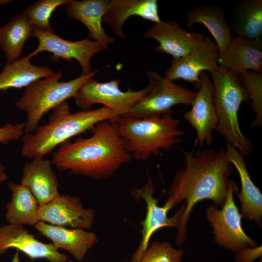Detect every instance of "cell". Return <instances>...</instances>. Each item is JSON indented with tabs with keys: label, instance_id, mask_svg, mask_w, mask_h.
I'll list each match as a JSON object with an SVG mask.
<instances>
[{
	"label": "cell",
	"instance_id": "cell-1",
	"mask_svg": "<svg viewBox=\"0 0 262 262\" xmlns=\"http://www.w3.org/2000/svg\"><path fill=\"white\" fill-rule=\"evenodd\" d=\"M181 150L184 155L185 167L175 173L165 202L172 209L182 200L186 201L180 216L175 239L179 246L187 240L186 226L197 203L208 199L213 201L216 207H223L227 196L229 177L233 170L222 147L196 153Z\"/></svg>",
	"mask_w": 262,
	"mask_h": 262
},
{
	"label": "cell",
	"instance_id": "cell-2",
	"mask_svg": "<svg viewBox=\"0 0 262 262\" xmlns=\"http://www.w3.org/2000/svg\"><path fill=\"white\" fill-rule=\"evenodd\" d=\"M92 135L59 146L51 163L60 171L94 180L109 178L132 159L115 120L97 123Z\"/></svg>",
	"mask_w": 262,
	"mask_h": 262
},
{
	"label": "cell",
	"instance_id": "cell-3",
	"mask_svg": "<svg viewBox=\"0 0 262 262\" xmlns=\"http://www.w3.org/2000/svg\"><path fill=\"white\" fill-rule=\"evenodd\" d=\"M49 121L38 126L32 133L22 136L21 155L33 159L44 157L51 153L58 146L70 138L84 132L98 123L114 120L121 115L105 107L72 114L68 103L66 101L52 109Z\"/></svg>",
	"mask_w": 262,
	"mask_h": 262
},
{
	"label": "cell",
	"instance_id": "cell-4",
	"mask_svg": "<svg viewBox=\"0 0 262 262\" xmlns=\"http://www.w3.org/2000/svg\"><path fill=\"white\" fill-rule=\"evenodd\" d=\"M115 121L127 149L136 160L147 161L161 150H170L184 134L178 129L180 120L172 114L143 118L121 115Z\"/></svg>",
	"mask_w": 262,
	"mask_h": 262
},
{
	"label": "cell",
	"instance_id": "cell-5",
	"mask_svg": "<svg viewBox=\"0 0 262 262\" xmlns=\"http://www.w3.org/2000/svg\"><path fill=\"white\" fill-rule=\"evenodd\" d=\"M211 80L218 119L215 130L226 143L236 148L244 158L247 157L252 152L253 145L241 130L238 111L242 102L249 99L248 95L239 76L223 66H219L211 73Z\"/></svg>",
	"mask_w": 262,
	"mask_h": 262
},
{
	"label": "cell",
	"instance_id": "cell-6",
	"mask_svg": "<svg viewBox=\"0 0 262 262\" xmlns=\"http://www.w3.org/2000/svg\"><path fill=\"white\" fill-rule=\"evenodd\" d=\"M98 71H93L87 75L81 74L68 82H60L62 73L58 71L28 86L22 96L15 103L17 108L27 115L24 133L33 132L43 116L49 111L69 98H74L79 89L94 78Z\"/></svg>",
	"mask_w": 262,
	"mask_h": 262
},
{
	"label": "cell",
	"instance_id": "cell-7",
	"mask_svg": "<svg viewBox=\"0 0 262 262\" xmlns=\"http://www.w3.org/2000/svg\"><path fill=\"white\" fill-rule=\"evenodd\" d=\"M149 91L123 116L143 118L172 114V108L179 104L191 105L196 92L161 77L156 71L147 72Z\"/></svg>",
	"mask_w": 262,
	"mask_h": 262
},
{
	"label": "cell",
	"instance_id": "cell-8",
	"mask_svg": "<svg viewBox=\"0 0 262 262\" xmlns=\"http://www.w3.org/2000/svg\"><path fill=\"white\" fill-rule=\"evenodd\" d=\"M238 192L235 182L230 180L222 209L219 210L214 205H211L206 211V218L211 223L215 242L224 248L234 252L246 247L258 246L243 229L242 217L233 197L234 193Z\"/></svg>",
	"mask_w": 262,
	"mask_h": 262
},
{
	"label": "cell",
	"instance_id": "cell-9",
	"mask_svg": "<svg viewBox=\"0 0 262 262\" xmlns=\"http://www.w3.org/2000/svg\"><path fill=\"white\" fill-rule=\"evenodd\" d=\"M121 79L101 82L91 78L77 91L73 98L76 105L82 110H91L97 104L104 105L123 115L148 92L150 86L136 91L129 88L123 91L119 88Z\"/></svg>",
	"mask_w": 262,
	"mask_h": 262
},
{
	"label": "cell",
	"instance_id": "cell-10",
	"mask_svg": "<svg viewBox=\"0 0 262 262\" xmlns=\"http://www.w3.org/2000/svg\"><path fill=\"white\" fill-rule=\"evenodd\" d=\"M155 185L152 178L148 176L145 185L138 188L134 187L131 190V195L137 201L143 199L147 206V213L141 224L142 239L133 254L130 262H138L148 248L149 240L157 230L166 227L178 228L180 221V216L185 209V203L176 213L169 217L167 213L171 208L167 205L160 207L158 205V199L153 196Z\"/></svg>",
	"mask_w": 262,
	"mask_h": 262
},
{
	"label": "cell",
	"instance_id": "cell-11",
	"mask_svg": "<svg viewBox=\"0 0 262 262\" xmlns=\"http://www.w3.org/2000/svg\"><path fill=\"white\" fill-rule=\"evenodd\" d=\"M33 36L37 38V48L31 52L32 57L39 53L47 51L52 53L50 60L57 62L60 58L68 61L77 60L82 68V75H87L93 71L90 61L92 56L103 50L101 45L89 37L71 41L64 39L54 33H48L34 27Z\"/></svg>",
	"mask_w": 262,
	"mask_h": 262
},
{
	"label": "cell",
	"instance_id": "cell-12",
	"mask_svg": "<svg viewBox=\"0 0 262 262\" xmlns=\"http://www.w3.org/2000/svg\"><path fill=\"white\" fill-rule=\"evenodd\" d=\"M219 49L214 41L205 36L201 45L191 53L180 57L173 58L165 72L164 78L174 81L182 80L198 88L200 75L203 72L211 73L219 66Z\"/></svg>",
	"mask_w": 262,
	"mask_h": 262
},
{
	"label": "cell",
	"instance_id": "cell-13",
	"mask_svg": "<svg viewBox=\"0 0 262 262\" xmlns=\"http://www.w3.org/2000/svg\"><path fill=\"white\" fill-rule=\"evenodd\" d=\"M198 91L192 103V108L183 115V118L195 129L196 144L201 147L204 143L211 145L213 141L212 132L218 122L213 102V85L209 75L203 72L200 75Z\"/></svg>",
	"mask_w": 262,
	"mask_h": 262
},
{
	"label": "cell",
	"instance_id": "cell-14",
	"mask_svg": "<svg viewBox=\"0 0 262 262\" xmlns=\"http://www.w3.org/2000/svg\"><path fill=\"white\" fill-rule=\"evenodd\" d=\"M94 217V210L83 208L79 197L66 195L39 205L38 210L39 221L65 227L89 229Z\"/></svg>",
	"mask_w": 262,
	"mask_h": 262
},
{
	"label": "cell",
	"instance_id": "cell-15",
	"mask_svg": "<svg viewBox=\"0 0 262 262\" xmlns=\"http://www.w3.org/2000/svg\"><path fill=\"white\" fill-rule=\"evenodd\" d=\"M205 35L189 32L175 20L162 21L149 28L144 37L158 42L155 50L173 58L184 56L196 49L204 40Z\"/></svg>",
	"mask_w": 262,
	"mask_h": 262
},
{
	"label": "cell",
	"instance_id": "cell-16",
	"mask_svg": "<svg viewBox=\"0 0 262 262\" xmlns=\"http://www.w3.org/2000/svg\"><path fill=\"white\" fill-rule=\"evenodd\" d=\"M15 248L32 260L45 259L49 262H68V257L60 253L52 244L39 241L21 225L0 226V255Z\"/></svg>",
	"mask_w": 262,
	"mask_h": 262
},
{
	"label": "cell",
	"instance_id": "cell-17",
	"mask_svg": "<svg viewBox=\"0 0 262 262\" xmlns=\"http://www.w3.org/2000/svg\"><path fill=\"white\" fill-rule=\"evenodd\" d=\"M218 64L238 76L247 70L262 73V39L232 37L220 53Z\"/></svg>",
	"mask_w": 262,
	"mask_h": 262
},
{
	"label": "cell",
	"instance_id": "cell-18",
	"mask_svg": "<svg viewBox=\"0 0 262 262\" xmlns=\"http://www.w3.org/2000/svg\"><path fill=\"white\" fill-rule=\"evenodd\" d=\"M52 242L57 249L69 253L77 261H82L88 250L98 241L96 234L81 228L67 229L39 221L34 226Z\"/></svg>",
	"mask_w": 262,
	"mask_h": 262
},
{
	"label": "cell",
	"instance_id": "cell-19",
	"mask_svg": "<svg viewBox=\"0 0 262 262\" xmlns=\"http://www.w3.org/2000/svg\"><path fill=\"white\" fill-rule=\"evenodd\" d=\"M32 159L23 165L19 184L27 187L41 205L60 195L59 183L51 160L43 157Z\"/></svg>",
	"mask_w": 262,
	"mask_h": 262
},
{
	"label": "cell",
	"instance_id": "cell-20",
	"mask_svg": "<svg viewBox=\"0 0 262 262\" xmlns=\"http://www.w3.org/2000/svg\"><path fill=\"white\" fill-rule=\"evenodd\" d=\"M226 154L228 159L237 170L241 182V192L237 195L241 204L240 213L250 221L262 226V194L251 180L245 158L229 144L226 143Z\"/></svg>",
	"mask_w": 262,
	"mask_h": 262
},
{
	"label": "cell",
	"instance_id": "cell-21",
	"mask_svg": "<svg viewBox=\"0 0 262 262\" xmlns=\"http://www.w3.org/2000/svg\"><path fill=\"white\" fill-rule=\"evenodd\" d=\"M136 16L156 23L161 20L156 0H109L102 22L110 27L118 38L127 39L122 27L130 16Z\"/></svg>",
	"mask_w": 262,
	"mask_h": 262
},
{
	"label": "cell",
	"instance_id": "cell-22",
	"mask_svg": "<svg viewBox=\"0 0 262 262\" xmlns=\"http://www.w3.org/2000/svg\"><path fill=\"white\" fill-rule=\"evenodd\" d=\"M109 0H69L65 5L66 15L83 23L89 36L98 42L103 50H107L115 38L107 34L102 26L103 16L107 10Z\"/></svg>",
	"mask_w": 262,
	"mask_h": 262
},
{
	"label": "cell",
	"instance_id": "cell-23",
	"mask_svg": "<svg viewBox=\"0 0 262 262\" xmlns=\"http://www.w3.org/2000/svg\"><path fill=\"white\" fill-rule=\"evenodd\" d=\"M186 25L191 30L196 24L204 25L211 33L220 53L228 46L232 37L231 29L228 24L223 9L218 6L197 5L186 13Z\"/></svg>",
	"mask_w": 262,
	"mask_h": 262
},
{
	"label": "cell",
	"instance_id": "cell-24",
	"mask_svg": "<svg viewBox=\"0 0 262 262\" xmlns=\"http://www.w3.org/2000/svg\"><path fill=\"white\" fill-rule=\"evenodd\" d=\"M7 186L12 197L6 205V222L9 224L34 226L39 221V205L36 198L27 187L20 184L9 181Z\"/></svg>",
	"mask_w": 262,
	"mask_h": 262
},
{
	"label": "cell",
	"instance_id": "cell-25",
	"mask_svg": "<svg viewBox=\"0 0 262 262\" xmlns=\"http://www.w3.org/2000/svg\"><path fill=\"white\" fill-rule=\"evenodd\" d=\"M30 54L10 64H6L0 73V91L10 88H26L33 82L49 76L54 72L49 66L31 63Z\"/></svg>",
	"mask_w": 262,
	"mask_h": 262
},
{
	"label": "cell",
	"instance_id": "cell-26",
	"mask_svg": "<svg viewBox=\"0 0 262 262\" xmlns=\"http://www.w3.org/2000/svg\"><path fill=\"white\" fill-rule=\"evenodd\" d=\"M34 27L21 14L11 17L7 23L0 28V48L3 51L6 64L20 58L26 41L33 36Z\"/></svg>",
	"mask_w": 262,
	"mask_h": 262
},
{
	"label": "cell",
	"instance_id": "cell-27",
	"mask_svg": "<svg viewBox=\"0 0 262 262\" xmlns=\"http://www.w3.org/2000/svg\"><path fill=\"white\" fill-rule=\"evenodd\" d=\"M229 26L237 36L262 39V0H243L237 2Z\"/></svg>",
	"mask_w": 262,
	"mask_h": 262
},
{
	"label": "cell",
	"instance_id": "cell-28",
	"mask_svg": "<svg viewBox=\"0 0 262 262\" xmlns=\"http://www.w3.org/2000/svg\"><path fill=\"white\" fill-rule=\"evenodd\" d=\"M69 0H39L25 9L22 13L33 26L41 31L54 33L50 22V17L59 6L66 5Z\"/></svg>",
	"mask_w": 262,
	"mask_h": 262
},
{
	"label": "cell",
	"instance_id": "cell-29",
	"mask_svg": "<svg viewBox=\"0 0 262 262\" xmlns=\"http://www.w3.org/2000/svg\"><path fill=\"white\" fill-rule=\"evenodd\" d=\"M240 81L246 91L253 111L255 114L251 122L253 128L262 126V73L247 70L239 76Z\"/></svg>",
	"mask_w": 262,
	"mask_h": 262
},
{
	"label": "cell",
	"instance_id": "cell-30",
	"mask_svg": "<svg viewBox=\"0 0 262 262\" xmlns=\"http://www.w3.org/2000/svg\"><path fill=\"white\" fill-rule=\"evenodd\" d=\"M184 251L166 241H155L138 262H181Z\"/></svg>",
	"mask_w": 262,
	"mask_h": 262
},
{
	"label": "cell",
	"instance_id": "cell-31",
	"mask_svg": "<svg viewBox=\"0 0 262 262\" xmlns=\"http://www.w3.org/2000/svg\"><path fill=\"white\" fill-rule=\"evenodd\" d=\"M25 122L13 124L7 123L0 127V143L4 145L16 141L22 137L25 132Z\"/></svg>",
	"mask_w": 262,
	"mask_h": 262
},
{
	"label": "cell",
	"instance_id": "cell-32",
	"mask_svg": "<svg viewBox=\"0 0 262 262\" xmlns=\"http://www.w3.org/2000/svg\"><path fill=\"white\" fill-rule=\"evenodd\" d=\"M234 258L235 262H254L257 259L262 258V246L241 249L235 252Z\"/></svg>",
	"mask_w": 262,
	"mask_h": 262
},
{
	"label": "cell",
	"instance_id": "cell-33",
	"mask_svg": "<svg viewBox=\"0 0 262 262\" xmlns=\"http://www.w3.org/2000/svg\"><path fill=\"white\" fill-rule=\"evenodd\" d=\"M5 167L0 161V184L8 179V176L5 172Z\"/></svg>",
	"mask_w": 262,
	"mask_h": 262
},
{
	"label": "cell",
	"instance_id": "cell-34",
	"mask_svg": "<svg viewBox=\"0 0 262 262\" xmlns=\"http://www.w3.org/2000/svg\"><path fill=\"white\" fill-rule=\"evenodd\" d=\"M11 262H20L19 251L16 250V252L14 254Z\"/></svg>",
	"mask_w": 262,
	"mask_h": 262
},
{
	"label": "cell",
	"instance_id": "cell-35",
	"mask_svg": "<svg viewBox=\"0 0 262 262\" xmlns=\"http://www.w3.org/2000/svg\"><path fill=\"white\" fill-rule=\"evenodd\" d=\"M10 0H0V5L6 4V3L9 2Z\"/></svg>",
	"mask_w": 262,
	"mask_h": 262
},
{
	"label": "cell",
	"instance_id": "cell-36",
	"mask_svg": "<svg viewBox=\"0 0 262 262\" xmlns=\"http://www.w3.org/2000/svg\"><path fill=\"white\" fill-rule=\"evenodd\" d=\"M262 262V258H260V260L258 262Z\"/></svg>",
	"mask_w": 262,
	"mask_h": 262
},
{
	"label": "cell",
	"instance_id": "cell-37",
	"mask_svg": "<svg viewBox=\"0 0 262 262\" xmlns=\"http://www.w3.org/2000/svg\"></svg>",
	"mask_w": 262,
	"mask_h": 262
}]
</instances>
